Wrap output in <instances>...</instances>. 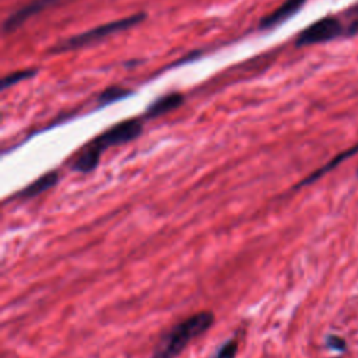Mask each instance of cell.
<instances>
[{
	"instance_id": "obj_12",
	"label": "cell",
	"mask_w": 358,
	"mask_h": 358,
	"mask_svg": "<svg viewBox=\"0 0 358 358\" xmlns=\"http://www.w3.org/2000/svg\"><path fill=\"white\" fill-rule=\"evenodd\" d=\"M236 352H238V340L229 339L218 347L213 358H235Z\"/></svg>"
},
{
	"instance_id": "obj_1",
	"label": "cell",
	"mask_w": 358,
	"mask_h": 358,
	"mask_svg": "<svg viewBox=\"0 0 358 358\" xmlns=\"http://www.w3.org/2000/svg\"><path fill=\"white\" fill-rule=\"evenodd\" d=\"M142 132L143 125L139 119H128V121L116 124L83 149L80 156L72 164V170L80 174L92 172L98 167L101 154L106 149L129 143L138 139L142 135Z\"/></svg>"
},
{
	"instance_id": "obj_6",
	"label": "cell",
	"mask_w": 358,
	"mask_h": 358,
	"mask_svg": "<svg viewBox=\"0 0 358 358\" xmlns=\"http://www.w3.org/2000/svg\"><path fill=\"white\" fill-rule=\"evenodd\" d=\"M305 3L307 0H284L280 8H277L273 13L268 15L261 20V30H270L283 24L290 17L295 16Z\"/></svg>"
},
{
	"instance_id": "obj_8",
	"label": "cell",
	"mask_w": 358,
	"mask_h": 358,
	"mask_svg": "<svg viewBox=\"0 0 358 358\" xmlns=\"http://www.w3.org/2000/svg\"><path fill=\"white\" fill-rule=\"evenodd\" d=\"M184 104V95L179 92H171L167 94L158 99H156L153 104H150V106L146 109V117L153 119V117H158L164 113H168L177 108H179Z\"/></svg>"
},
{
	"instance_id": "obj_15",
	"label": "cell",
	"mask_w": 358,
	"mask_h": 358,
	"mask_svg": "<svg viewBox=\"0 0 358 358\" xmlns=\"http://www.w3.org/2000/svg\"><path fill=\"white\" fill-rule=\"evenodd\" d=\"M350 13H354V15H358V5H357V6H354V8H352V12H350Z\"/></svg>"
},
{
	"instance_id": "obj_9",
	"label": "cell",
	"mask_w": 358,
	"mask_h": 358,
	"mask_svg": "<svg viewBox=\"0 0 358 358\" xmlns=\"http://www.w3.org/2000/svg\"><path fill=\"white\" fill-rule=\"evenodd\" d=\"M59 182V172L51 171L42 177H40L37 181L31 182L29 186H26L23 190L17 193L19 199H31L35 197L49 189H52Z\"/></svg>"
},
{
	"instance_id": "obj_7",
	"label": "cell",
	"mask_w": 358,
	"mask_h": 358,
	"mask_svg": "<svg viewBox=\"0 0 358 358\" xmlns=\"http://www.w3.org/2000/svg\"><path fill=\"white\" fill-rule=\"evenodd\" d=\"M355 154H358V143H357L355 146L350 147L348 150L341 152V153H340V154H337L334 158H332L327 164H325V165H323V167H320L319 170L314 171L309 177H307L305 179H302L301 182H298V184L294 186V189H301V188H304V186H308V185L314 184L315 181L320 179L323 175H326L327 172H330L332 170H334L336 167H339L343 161L348 160L350 157H352V156H355Z\"/></svg>"
},
{
	"instance_id": "obj_14",
	"label": "cell",
	"mask_w": 358,
	"mask_h": 358,
	"mask_svg": "<svg viewBox=\"0 0 358 358\" xmlns=\"http://www.w3.org/2000/svg\"><path fill=\"white\" fill-rule=\"evenodd\" d=\"M358 34V20L352 22L347 29H345V35L351 37V35H357Z\"/></svg>"
},
{
	"instance_id": "obj_2",
	"label": "cell",
	"mask_w": 358,
	"mask_h": 358,
	"mask_svg": "<svg viewBox=\"0 0 358 358\" xmlns=\"http://www.w3.org/2000/svg\"><path fill=\"white\" fill-rule=\"evenodd\" d=\"M214 323V314L200 311L175 325L156 345L152 358H177L188 344L206 333Z\"/></svg>"
},
{
	"instance_id": "obj_3",
	"label": "cell",
	"mask_w": 358,
	"mask_h": 358,
	"mask_svg": "<svg viewBox=\"0 0 358 358\" xmlns=\"http://www.w3.org/2000/svg\"><path fill=\"white\" fill-rule=\"evenodd\" d=\"M146 19L145 13H138L125 19H119V20H113L109 22L106 24L94 27L88 31L76 34L70 38H66L58 44L54 45V48L51 49L52 54H62V52H69V51H76V49H81L86 47H91L99 41H104L105 38L115 35L117 33L127 31L138 24H140L143 20Z\"/></svg>"
},
{
	"instance_id": "obj_10",
	"label": "cell",
	"mask_w": 358,
	"mask_h": 358,
	"mask_svg": "<svg viewBox=\"0 0 358 358\" xmlns=\"http://www.w3.org/2000/svg\"><path fill=\"white\" fill-rule=\"evenodd\" d=\"M132 94H133V91L129 90V88L112 86V87H108L105 91H102V92L99 94V97H98V104H99L101 106H105V105L117 102V101H121V99H125V98L131 97Z\"/></svg>"
},
{
	"instance_id": "obj_5",
	"label": "cell",
	"mask_w": 358,
	"mask_h": 358,
	"mask_svg": "<svg viewBox=\"0 0 358 358\" xmlns=\"http://www.w3.org/2000/svg\"><path fill=\"white\" fill-rule=\"evenodd\" d=\"M59 2V0H33L31 3H29L27 6L19 9L16 13L10 15L5 24H3V33L5 34H12L15 33L17 29H20L29 19H31L33 16L41 13L44 9L49 8L51 5Z\"/></svg>"
},
{
	"instance_id": "obj_13",
	"label": "cell",
	"mask_w": 358,
	"mask_h": 358,
	"mask_svg": "<svg viewBox=\"0 0 358 358\" xmlns=\"http://www.w3.org/2000/svg\"><path fill=\"white\" fill-rule=\"evenodd\" d=\"M326 345L333 350V351H337V352H344L347 351V343L343 337L340 336H336V334H329L326 337Z\"/></svg>"
},
{
	"instance_id": "obj_4",
	"label": "cell",
	"mask_w": 358,
	"mask_h": 358,
	"mask_svg": "<svg viewBox=\"0 0 358 358\" xmlns=\"http://www.w3.org/2000/svg\"><path fill=\"white\" fill-rule=\"evenodd\" d=\"M345 34L343 24L334 17H323L300 33L295 40V47H309L333 41Z\"/></svg>"
},
{
	"instance_id": "obj_11",
	"label": "cell",
	"mask_w": 358,
	"mask_h": 358,
	"mask_svg": "<svg viewBox=\"0 0 358 358\" xmlns=\"http://www.w3.org/2000/svg\"><path fill=\"white\" fill-rule=\"evenodd\" d=\"M35 74H37V70H35V69L17 70V72H15V73H12V74H8V76H5L3 80H2V90L5 91V90H8L9 87H12V86H16V84H19V83H22V81H26V80L34 77Z\"/></svg>"
},
{
	"instance_id": "obj_16",
	"label": "cell",
	"mask_w": 358,
	"mask_h": 358,
	"mask_svg": "<svg viewBox=\"0 0 358 358\" xmlns=\"http://www.w3.org/2000/svg\"><path fill=\"white\" fill-rule=\"evenodd\" d=\"M357 175H358V170H357Z\"/></svg>"
}]
</instances>
